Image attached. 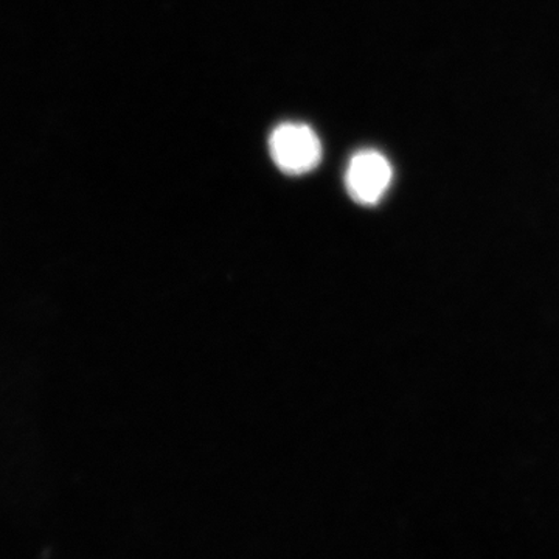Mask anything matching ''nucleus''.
Returning a JSON list of instances; mask_svg holds the SVG:
<instances>
[{
	"mask_svg": "<svg viewBox=\"0 0 559 559\" xmlns=\"http://www.w3.org/2000/svg\"><path fill=\"white\" fill-rule=\"evenodd\" d=\"M272 160L285 175H307L322 160V143L312 128L304 123H282L270 138Z\"/></svg>",
	"mask_w": 559,
	"mask_h": 559,
	"instance_id": "f257e3e1",
	"label": "nucleus"
},
{
	"mask_svg": "<svg viewBox=\"0 0 559 559\" xmlns=\"http://www.w3.org/2000/svg\"><path fill=\"white\" fill-rule=\"evenodd\" d=\"M392 165L384 154L374 150L359 151L349 160L345 187L352 200L360 205H377L392 183Z\"/></svg>",
	"mask_w": 559,
	"mask_h": 559,
	"instance_id": "f03ea898",
	"label": "nucleus"
}]
</instances>
